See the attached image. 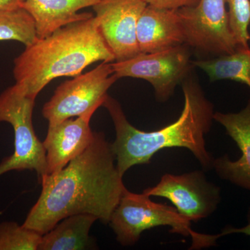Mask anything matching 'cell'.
Listing matches in <instances>:
<instances>
[{"mask_svg": "<svg viewBox=\"0 0 250 250\" xmlns=\"http://www.w3.org/2000/svg\"><path fill=\"white\" fill-rule=\"evenodd\" d=\"M177 11L189 47L215 57L232 54L238 48L225 0H200L195 6Z\"/></svg>", "mask_w": 250, "mask_h": 250, "instance_id": "cell-8", "label": "cell"}, {"mask_svg": "<svg viewBox=\"0 0 250 250\" xmlns=\"http://www.w3.org/2000/svg\"><path fill=\"white\" fill-rule=\"evenodd\" d=\"M147 5L161 9L177 10L184 7H192L199 4L200 0H143Z\"/></svg>", "mask_w": 250, "mask_h": 250, "instance_id": "cell-20", "label": "cell"}, {"mask_svg": "<svg viewBox=\"0 0 250 250\" xmlns=\"http://www.w3.org/2000/svg\"><path fill=\"white\" fill-rule=\"evenodd\" d=\"M208 75L211 82L232 80L241 82L250 89V47H238L232 54L208 60L192 62Z\"/></svg>", "mask_w": 250, "mask_h": 250, "instance_id": "cell-16", "label": "cell"}, {"mask_svg": "<svg viewBox=\"0 0 250 250\" xmlns=\"http://www.w3.org/2000/svg\"><path fill=\"white\" fill-rule=\"evenodd\" d=\"M141 53L160 52L186 44L185 34L177 10L147 5L136 30Z\"/></svg>", "mask_w": 250, "mask_h": 250, "instance_id": "cell-13", "label": "cell"}, {"mask_svg": "<svg viewBox=\"0 0 250 250\" xmlns=\"http://www.w3.org/2000/svg\"><path fill=\"white\" fill-rule=\"evenodd\" d=\"M118 243L131 246L137 243L141 233L149 229L169 226L172 233L191 237L190 249L214 246L213 235L203 234L190 228L191 222L182 216L174 207L153 202L146 194H136L126 189L122 195L109 220Z\"/></svg>", "mask_w": 250, "mask_h": 250, "instance_id": "cell-4", "label": "cell"}, {"mask_svg": "<svg viewBox=\"0 0 250 250\" xmlns=\"http://www.w3.org/2000/svg\"><path fill=\"white\" fill-rule=\"evenodd\" d=\"M101 0H25L22 8L34 18L39 39L71 23L93 17L91 13H78L81 9L98 4Z\"/></svg>", "mask_w": 250, "mask_h": 250, "instance_id": "cell-14", "label": "cell"}, {"mask_svg": "<svg viewBox=\"0 0 250 250\" xmlns=\"http://www.w3.org/2000/svg\"><path fill=\"white\" fill-rule=\"evenodd\" d=\"M111 62H103L91 71L65 81L57 87L42 108V116L49 125L90 112L95 113L103 106L108 90L118 80Z\"/></svg>", "mask_w": 250, "mask_h": 250, "instance_id": "cell-6", "label": "cell"}, {"mask_svg": "<svg viewBox=\"0 0 250 250\" xmlns=\"http://www.w3.org/2000/svg\"><path fill=\"white\" fill-rule=\"evenodd\" d=\"M184 106L178 119L153 131L136 129L126 119L120 103L108 95L103 103L116 129L111 147L120 174L136 165L149 164L152 156L166 148H187L206 170L213 169L214 158L207 149L205 136L213 123V104L206 98L200 84L192 79L182 82Z\"/></svg>", "mask_w": 250, "mask_h": 250, "instance_id": "cell-2", "label": "cell"}, {"mask_svg": "<svg viewBox=\"0 0 250 250\" xmlns=\"http://www.w3.org/2000/svg\"><path fill=\"white\" fill-rule=\"evenodd\" d=\"M147 5L143 0H101L93 6L99 31L116 62L141 53L136 30L140 16Z\"/></svg>", "mask_w": 250, "mask_h": 250, "instance_id": "cell-10", "label": "cell"}, {"mask_svg": "<svg viewBox=\"0 0 250 250\" xmlns=\"http://www.w3.org/2000/svg\"><path fill=\"white\" fill-rule=\"evenodd\" d=\"M35 100L15 83L0 94V123L6 122L14 131V152L0 162V176L11 171H35L39 182L47 175L46 151L33 125Z\"/></svg>", "mask_w": 250, "mask_h": 250, "instance_id": "cell-5", "label": "cell"}, {"mask_svg": "<svg viewBox=\"0 0 250 250\" xmlns=\"http://www.w3.org/2000/svg\"><path fill=\"white\" fill-rule=\"evenodd\" d=\"M248 225L246 227L241 228H234L231 226L227 227L224 229L221 233L217 234V238L227 236V235L231 234V233H244L250 236V208L248 214Z\"/></svg>", "mask_w": 250, "mask_h": 250, "instance_id": "cell-21", "label": "cell"}, {"mask_svg": "<svg viewBox=\"0 0 250 250\" xmlns=\"http://www.w3.org/2000/svg\"><path fill=\"white\" fill-rule=\"evenodd\" d=\"M143 193L170 200L177 211L190 222L213 214L221 200L220 188L208 182L200 170L179 175L164 174L159 183L146 189Z\"/></svg>", "mask_w": 250, "mask_h": 250, "instance_id": "cell-9", "label": "cell"}, {"mask_svg": "<svg viewBox=\"0 0 250 250\" xmlns=\"http://www.w3.org/2000/svg\"><path fill=\"white\" fill-rule=\"evenodd\" d=\"M114 60L93 16L64 26L26 47L15 59L13 72L16 83L36 100L54 79L78 76L93 62Z\"/></svg>", "mask_w": 250, "mask_h": 250, "instance_id": "cell-3", "label": "cell"}, {"mask_svg": "<svg viewBox=\"0 0 250 250\" xmlns=\"http://www.w3.org/2000/svg\"><path fill=\"white\" fill-rule=\"evenodd\" d=\"M94 113L49 125L45 141L47 175L57 173L90 146L95 132L90 126Z\"/></svg>", "mask_w": 250, "mask_h": 250, "instance_id": "cell-11", "label": "cell"}, {"mask_svg": "<svg viewBox=\"0 0 250 250\" xmlns=\"http://www.w3.org/2000/svg\"><path fill=\"white\" fill-rule=\"evenodd\" d=\"M116 162L111 143L103 133L95 132L80 155L42 179L40 196L22 226L43 235L62 219L77 214L93 215L108 224L126 190Z\"/></svg>", "mask_w": 250, "mask_h": 250, "instance_id": "cell-1", "label": "cell"}, {"mask_svg": "<svg viewBox=\"0 0 250 250\" xmlns=\"http://www.w3.org/2000/svg\"><path fill=\"white\" fill-rule=\"evenodd\" d=\"M25 0H0V11L22 8Z\"/></svg>", "mask_w": 250, "mask_h": 250, "instance_id": "cell-22", "label": "cell"}, {"mask_svg": "<svg viewBox=\"0 0 250 250\" xmlns=\"http://www.w3.org/2000/svg\"><path fill=\"white\" fill-rule=\"evenodd\" d=\"M213 119L225 128L242 154L236 161L228 154L214 159L213 169L220 178L250 190V101L238 113L216 112Z\"/></svg>", "mask_w": 250, "mask_h": 250, "instance_id": "cell-12", "label": "cell"}, {"mask_svg": "<svg viewBox=\"0 0 250 250\" xmlns=\"http://www.w3.org/2000/svg\"><path fill=\"white\" fill-rule=\"evenodd\" d=\"M230 26L238 47H249L250 0H225Z\"/></svg>", "mask_w": 250, "mask_h": 250, "instance_id": "cell-19", "label": "cell"}, {"mask_svg": "<svg viewBox=\"0 0 250 250\" xmlns=\"http://www.w3.org/2000/svg\"><path fill=\"white\" fill-rule=\"evenodd\" d=\"M38 39L34 18L25 9L0 11V41H18L27 47Z\"/></svg>", "mask_w": 250, "mask_h": 250, "instance_id": "cell-17", "label": "cell"}, {"mask_svg": "<svg viewBox=\"0 0 250 250\" xmlns=\"http://www.w3.org/2000/svg\"><path fill=\"white\" fill-rule=\"evenodd\" d=\"M111 65L118 80L133 77L147 81L154 88L156 99L164 103L172 96L176 86L188 77L193 64L189 46L183 44L160 52L140 53L128 60L111 62Z\"/></svg>", "mask_w": 250, "mask_h": 250, "instance_id": "cell-7", "label": "cell"}, {"mask_svg": "<svg viewBox=\"0 0 250 250\" xmlns=\"http://www.w3.org/2000/svg\"><path fill=\"white\" fill-rule=\"evenodd\" d=\"M42 235L16 222L0 224V250H38Z\"/></svg>", "mask_w": 250, "mask_h": 250, "instance_id": "cell-18", "label": "cell"}, {"mask_svg": "<svg viewBox=\"0 0 250 250\" xmlns=\"http://www.w3.org/2000/svg\"><path fill=\"white\" fill-rule=\"evenodd\" d=\"M98 219L90 214L70 215L42 235L38 250H82L93 248L89 236L92 225Z\"/></svg>", "mask_w": 250, "mask_h": 250, "instance_id": "cell-15", "label": "cell"}]
</instances>
